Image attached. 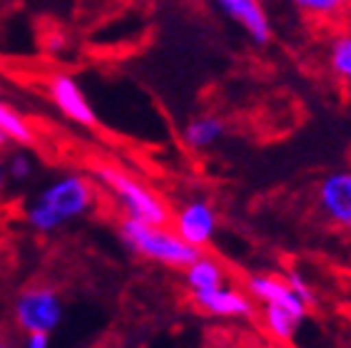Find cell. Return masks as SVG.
<instances>
[{"label":"cell","instance_id":"obj_1","mask_svg":"<svg viewBox=\"0 0 351 348\" xmlns=\"http://www.w3.org/2000/svg\"><path fill=\"white\" fill-rule=\"evenodd\" d=\"M97 182L88 174L65 172L27 201L23 219L35 234H55L97 207Z\"/></svg>","mask_w":351,"mask_h":348},{"label":"cell","instance_id":"obj_2","mask_svg":"<svg viewBox=\"0 0 351 348\" xmlns=\"http://www.w3.org/2000/svg\"><path fill=\"white\" fill-rule=\"evenodd\" d=\"M93 179L108 192L122 216L147 221V224H169L172 212H169L167 201L152 187H147L140 177L125 172L115 164L100 162L93 167Z\"/></svg>","mask_w":351,"mask_h":348},{"label":"cell","instance_id":"obj_3","mask_svg":"<svg viewBox=\"0 0 351 348\" xmlns=\"http://www.w3.org/2000/svg\"><path fill=\"white\" fill-rule=\"evenodd\" d=\"M117 234L132 254L167 269L182 271L184 266H189L197 256L202 254V249L187 244L169 224H147V221L122 216Z\"/></svg>","mask_w":351,"mask_h":348},{"label":"cell","instance_id":"obj_4","mask_svg":"<svg viewBox=\"0 0 351 348\" xmlns=\"http://www.w3.org/2000/svg\"><path fill=\"white\" fill-rule=\"evenodd\" d=\"M13 321L23 334H53L62 321L60 294L47 284L25 286L13 301Z\"/></svg>","mask_w":351,"mask_h":348},{"label":"cell","instance_id":"obj_5","mask_svg":"<svg viewBox=\"0 0 351 348\" xmlns=\"http://www.w3.org/2000/svg\"><path fill=\"white\" fill-rule=\"evenodd\" d=\"M47 97L53 102V108L70 120L77 127L93 129L97 127V112H95L93 102H90L85 87L80 85V80L70 73H55L47 77L45 82Z\"/></svg>","mask_w":351,"mask_h":348},{"label":"cell","instance_id":"obj_6","mask_svg":"<svg viewBox=\"0 0 351 348\" xmlns=\"http://www.w3.org/2000/svg\"><path fill=\"white\" fill-rule=\"evenodd\" d=\"M217 224L219 219H217L215 204L204 197H192V199L182 201L169 216V227L197 249L210 247L217 234Z\"/></svg>","mask_w":351,"mask_h":348},{"label":"cell","instance_id":"obj_7","mask_svg":"<svg viewBox=\"0 0 351 348\" xmlns=\"http://www.w3.org/2000/svg\"><path fill=\"white\" fill-rule=\"evenodd\" d=\"M319 214L329 221L331 227L351 232V169H334L317 184Z\"/></svg>","mask_w":351,"mask_h":348},{"label":"cell","instance_id":"obj_8","mask_svg":"<svg viewBox=\"0 0 351 348\" xmlns=\"http://www.w3.org/2000/svg\"><path fill=\"white\" fill-rule=\"evenodd\" d=\"M210 3L252 42L267 45L271 40V18L262 0H210Z\"/></svg>","mask_w":351,"mask_h":348},{"label":"cell","instance_id":"obj_9","mask_svg":"<svg viewBox=\"0 0 351 348\" xmlns=\"http://www.w3.org/2000/svg\"><path fill=\"white\" fill-rule=\"evenodd\" d=\"M199 311L215 319H230V321H247L254 319V299L247 294V288L222 284V286L192 296Z\"/></svg>","mask_w":351,"mask_h":348},{"label":"cell","instance_id":"obj_10","mask_svg":"<svg viewBox=\"0 0 351 348\" xmlns=\"http://www.w3.org/2000/svg\"><path fill=\"white\" fill-rule=\"evenodd\" d=\"M309 303L299 296H291L287 301H274L262 306V323L267 328V334L279 343L294 341L299 326L309 314Z\"/></svg>","mask_w":351,"mask_h":348},{"label":"cell","instance_id":"obj_11","mask_svg":"<svg viewBox=\"0 0 351 348\" xmlns=\"http://www.w3.org/2000/svg\"><path fill=\"white\" fill-rule=\"evenodd\" d=\"M227 134V122L217 114H197L182 127V142L195 152H204V149L217 147Z\"/></svg>","mask_w":351,"mask_h":348},{"label":"cell","instance_id":"obj_12","mask_svg":"<svg viewBox=\"0 0 351 348\" xmlns=\"http://www.w3.org/2000/svg\"><path fill=\"white\" fill-rule=\"evenodd\" d=\"M182 271H184V286H187L189 296L204 294V291H212V288L227 284L224 266L217 259L204 254V251L189 266H184Z\"/></svg>","mask_w":351,"mask_h":348},{"label":"cell","instance_id":"obj_13","mask_svg":"<svg viewBox=\"0 0 351 348\" xmlns=\"http://www.w3.org/2000/svg\"><path fill=\"white\" fill-rule=\"evenodd\" d=\"M0 129L8 134L13 147H30L35 142V129L21 110L0 97Z\"/></svg>","mask_w":351,"mask_h":348},{"label":"cell","instance_id":"obj_14","mask_svg":"<svg viewBox=\"0 0 351 348\" xmlns=\"http://www.w3.org/2000/svg\"><path fill=\"white\" fill-rule=\"evenodd\" d=\"M247 294L257 303H274V301H287L291 296H297L291 291L284 276L274 274H254L247 279Z\"/></svg>","mask_w":351,"mask_h":348},{"label":"cell","instance_id":"obj_15","mask_svg":"<svg viewBox=\"0 0 351 348\" xmlns=\"http://www.w3.org/2000/svg\"><path fill=\"white\" fill-rule=\"evenodd\" d=\"M326 67L337 80L351 85V27L341 30L326 45Z\"/></svg>","mask_w":351,"mask_h":348},{"label":"cell","instance_id":"obj_16","mask_svg":"<svg viewBox=\"0 0 351 348\" xmlns=\"http://www.w3.org/2000/svg\"><path fill=\"white\" fill-rule=\"evenodd\" d=\"M299 13L311 21L337 23L351 10V0H287Z\"/></svg>","mask_w":351,"mask_h":348},{"label":"cell","instance_id":"obj_17","mask_svg":"<svg viewBox=\"0 0 351 348\" xmlns=\"http://www.w3.org/2000/svg\"><path fill=\"white\" fill-rule=\"evenodd\" d=\"M5 169H8V179L10 184H25L35 177V169H38V162L27 147H13L5 154Z\"/></svg>","mask_w":351,"mask_h":348},{"label":"cell","instance_id":"obj_18","mask_svg":"<svg viewBox=\"0 0 351 348\" xmlns=\"http://www.w3.org/2000/svg\"><path fill=\"white\" fill-rule=\"evenodd\" d=\"M284 279H287V284H289L291 291H294L299 299H304L309 306H314V288H311V284L306 282L304 276L299 274L297 269H289V271L284 274Z\"/></svg>","mask_w":351,"mask_h":348},{"label":"cell","instance_id":"obj_19","mask_svg":"<svg viewBox=\"0 0 351 348\" xmlns=\"http://www.w3.org/2000/svg\"><path fill=\"white\" fill-rule=\"evenodd\" d=\"M21 348H50V334H43V331H33V334H25Z\"/></svg>","mask_w":351,"mask_h":348},{"label":"cell","instance_id":"obj_20","mask_svg":"<svg viewBox=\"0 0 351 348\" xmlns=\"http://www.w3.org/2000/svg\"><path fill=\"white\" fill-rule=\"evenodd\" d=\"M8 184H10V179H8L5 157H3V152H0V201H3V197H5V192H8Z\"/></svg>","mask_w":351,"mask_h":348},{"label":"cell","instance_id":"obj_21","mask_svg":"<svg viewBox=\"0 0 351 348\" xmlns=\"http://www.w3.org/2000/svg\"><path fill=\"white\" fill-rule=\"evenodd\" d=\"M0 348H21V343L15 341V336L8 328H0Z\"/></svg>","mask_w":351,"mask_h":348},{"label":"cell","instance_id":"obj_22","mask_svg":"<svg viewBox=\"0 0 351 348\" xmlns=\"http://www.w3.org/2000/svg\"><path fill=\"white\" fill-rule=\"evenodd\" d=\"M10 147H13V142L8 140V134L0 129V152H5V149H10Z\"/></svg>","mask_w":351,"mask_h":348},{"label":"cell","instance_id":"obj_23","mask_svg":"<svg viewBox=\"0 0 351 348\" xmlns=\"http://www.w3.org/2000/svg\"><path fill=\"white\" fill-rule=\"evenodd\" d=\"M122 3H130V0H122Z\"/></svg>","mask_w":351,"mask_h":348}]
</instances>
